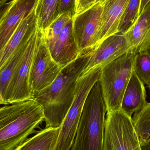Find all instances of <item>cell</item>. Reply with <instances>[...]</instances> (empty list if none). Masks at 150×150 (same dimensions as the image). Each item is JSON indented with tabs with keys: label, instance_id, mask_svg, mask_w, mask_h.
<instances>
[{
	"label": "cell",
	"instance_id": "cell-1",
	"mask_svg": "<svg viewBox=\"0 0 150 150\" xmlns=\"http://www.w3.org/2000/svg\"><path fill=\"white\" fill-rule=\"evenodd\" d=\"M90 52L81 54L64 67L49 86L32 93L31 98L43 108L46 128H57L62 125L73 103L77 81L86 67Z\"/></svg>",
	"mask_w": 150,
	"mask_h": 150
},
{
	"label": "cell",
	"instance_id": "cell-2",
	"mask_svg": "<svg viewBox=\"0 0 150 150\" xmlns=\"http://www.w3.org/2000/svg\"><path fill=\"white\" fill-rule=\"evenodd\" d=\"M44 121L42 107L31 98L1 108L0 150L16 149Z\"/></svg>",
	"mask_w": 150,
	"mask_h": 150
},
{
	"label": "cell",
	"instance_id": "cell-3",
	"mask_svg": "<svg viewBox=\"0 0 150 150\" xmlns=\"http://www.w3.org/2000/svg\"><path fill=\"white\" fill-rule=\"evenodd\" d=\"M107 112L101 84L98 80L85 100L71 150H104Z\"/></svg>",
	"mask_w": 150,
	"mask_h": 150
},
{
	"label": "cell",
	"instance_id": "cell-4",
	"mask_svg": "<svg viewBox=\"0 0 150 150\" xmlns=\"http://www.w3.org/2000/svg\"><path fill=\"white\" fill-rule=\"evenodd\" d=\"M136 54L129 51L101 69L98 80L107 112L121 109L122 98L134 70Z\"/></svg>",
	"mask_w": 150,
	"mask_h": 150
},
{
	"label": "cell",
	"instance_id": "cell-5",
	"mask_svg": "<svg viewBox=\"0 0 150 150\" xmlns=\"http://www.w3.org/2000/svg\"><path fill=\"white\" fill-rule=\"evenodd\" d=\"M101 69L100 67L94 68L78 78L75 98L61 126L54 150H70L72 148L85 103L92 88L99 80Z\"/></svg>",
	"mask_w": 150,
	"mask_h": 150
},
{
	"label": "cell",
	"instance_id": "cell-6",
	"mask_svg": "<svg viewBox=\"0 0 150 150\" xmlns=\"http://www.w3.org/2000/svg\"><path fill=\"white\" fill-rule=\"evenodd\" d=\"M104 150H141L132 117L122 109L107 111Z\"/></svg>",
	"mask_w": 150,
	"mask_h": 150
},
{
	"label": "cell",
	"instance_id": "cell-7",
	"mask_svg": "<svg viewBox=\"0 0 150 150\" xmlns=\"http://www.w3.org/2000/svg\"><path fill=\"white\" fill-rule=\"evenodd\" d=\"M64 67L53 59L46 44L43 32L40 30L29 79L31 94L49 86Z\"/></svg>",
	"mask_w": 150,
	"mask_h": 150
},
{
	"label": "cell",
	"instance_id": "cell-8",
	"mask_svg": "<svg viewBox=\"0 0 150 150\" xmlns=\"http://www.w3.org/2000/svg\"><path fill=\"white\" fill-rule=\"evenodd\" d=\"M38 28L31 38L24 56L12 76L1 104L8 105L31 98L29 79L33 59L39 36Z\"/></svg>",
	"mask_w": 150,
	"mask_h": 150
},
{
	"label": "cell",
	"instance_id": "cell-9",
	"mask_svg": "<svg viewBox=\"0 0 150 150\" xmlns=\"http://www.w3.org/2000/svg\"><path fill=\"white\" fill-rule=\"evenodd\" d=\"M103 11V4L98 2L73 18V33L80 53L88 52L95 47Z\"/></svg>",
	"mask_w": 150,
	"mask_h": 150
},
{
	"label": "cell",
	"instance_id": "cell-10",
	"mask_svg": "<svg viewBox=\"0 0 150 150\" xmlns=\"http://www.w3.org/2000/svg\"><path fill=\"white\" fill-rule=\"evenodd\" d=\"M131 51V46L124 34L117 33L111 36L90 51L89 59L82 74L94 68H103Z\"/></svg>",
	"mask_w": 150,
	"mask_h": 150
},
{
	"label": "cell",
	"instance_id": "cell-11",
	"mask_svg": "<svg viewBox=\"0 0 150 150\" xmlns=\"http://www.w3.org/2000/svg\"><path fill=\"white\" fill-rule=\"evenodd\" d=\"M39 0H12L6 4L0 19V51L24 19L36 8Z\"/></svg>",
	"mask_w": 150,
	"mask_h": 150
},
{
	"label": "cell",
	"instance_id": "cell-12",
	"mask_svg": "<svg viewBox=\"0 0 150 150\" xmlns=\"http://www.w3.org/2000/svg\"><path fill=\"white\" fill-rule=\"evenodd\" d=\"M47 45L53 59L63 67L68 65L81 54L74 38L73 18L66 24L58 37Z\"/></svg>",
	"mask_w": 150,
	"mask_h": 150
},
{
	"label": "cell",
	"instance_id": "cell-13",
	"mask_svg": "<svg viewBox=\"0 0 150 150\" xmlns=\"http://www.w3.org/2000/svg\"><path fill=\"white\" fill-rule=\"evenodd\" d=\"M129 1L106 0L102 3L103 11L101 24L97 36L96 45L93 49L107 38L118 33L121 21Z\"/></svg>",
	"mask_w": 150,
	"mask_h": 150
},
{
	"label": "cell",
	"instance_id": "cell-14",
	"mask_svg": "<svg viewBox=\"0 0 150 150\" xmlns=\"http://www.w3.org/2000/svg\"><path fill=\"white\" fill-rule=\"evenodd\" d=\"M124 34L133 52L136 54L149 52L150 48V2L136 22Z\"/></svg>",
	"mask_w": 150,
	"mask_h": 150
},
{
	"label": "cell",
	"instance_id": "cell-15",
	"mask_svg": "<svg viewBox=\"0 0 150 150\" xmlns=\"http://www.w3.org/2000/svg\"><path fill=\"white\" fill-rule=\"evenodd\" d=\"M38 28V17L35 8L22 21L4 48L0 51V67L4 64L21 44L31 38Z\"/></svg>",
	"mask_w": 150,
	"mask_h": 150
},
{
	"label": "cell",
	"instance_id": "cell-16",
	"mask_svg": "<svg viewBox=\"0 0 150 150\" xmlns=\"http://www.w3.org/2000/svg\"><path fill=\"white\" fill-rule=\"evenodd\" d=\"M144 84L133 70L124 93L121 109L132 117V115L143 108L148 102Z\"/></svg>",
	"mask_w": 150,
	"mask_h": 150
},
{
	"label": "cell",
	"instance_id": "cell-17",
	"mask_svg": "<svg viewBox=\"0 0 150 150\" xmlns=\"http://www.w3.org/2000/svg\"><path fill=\"white\" fill-rule=\"evenodd\" d=\"M31 39L21 44L0 67V103L4 99L11 79L23 60Z\"/></svg>",
	"mask_w": 150,
	"mask_h": 150
},
{
	"label": "cell",
	"instance_id": "cell-18",
	"mask_svg": "<svg viewBox=\"0 0 150 150\" xmlns=\"http://www.w3.org/2000/svg\"><path fill=\"white\" fill-rule=\"evenodd\" d=\"M60 127L48 128L39 131L16 150H54Z\"/></svg>",
	"mask_w": 150,
	"mask_h": 150
},
{
	"label": "cell",
	"instance_id": "cell-19",
	"mask_svg": "<svg viewBox=\"0 0 150 150\" xmlns=\"http://www.w3.org/2000/svg\"><path fill=\"white\" fill-rule=\"evenodd\" d=\"M132 118L140 144L150 142V102L134 113Z\"/></svg>",
	"mask_w": 150,
	"mask_h": 150
},
{
	"label": "cell",
	"instance_id": "cell-20",
	"mask_svg": "<svg viewBox=\"0 0 150 150\" xmlns=\"http://www.w3.org/2000/svg\"><path fill=\"white\" fill-rule=\"evenodd\" d=\"M59 0H39L36 8L38 25L44 30L54 20Z\"/></svg>",
	"mask_w": 150,
	"mask_h": 150
},
{
	"label": "cell",
	"instance_id": "cell-21",
	"mask_svg": "<svg viewBox=\"0 0 150 150\" xmlns=\"http://www.w3.org/2000/svg\"><path fill=\"white\" fill-rule=\"evenodd\" d=\"M142 0H129L120 24L118 33L124 34L138 19Z\"/></svg>",
	"mask_w": 150,
	"mask_h": 150
},
{
	"label": "cell",
	"instance_id": "cell-22",
	"mask_svg": "<svg viewBox=\"0 0 150 150\" xmlns=\"http://www.w3.org/2000/svg\"><path fill=\"white\" fill-rule=\"evenodd\" d=\"M134 70L144 85H150V54L148 52L136 54Z\"/></svg>",
	"mask_w": 150,
	"mask_h": 150
},
{
	"label": "cell",
	"instance_id": "cell-23",
	"mask_svg": "<svg viewBox=\"0 0 150 150\" xmlns=\"http://www.w3.org/2000/svg\"><path fill=\"white\" fill-rule=\"evenodd\" d=\"M70 19L71 18L68 16L63 14L56 18L45 30H42L47 45L53 42L58 37Z\"/></svg>",
	"mask_w": 150,
	"mask_h": 150
},
{
	"label": "cell",
	"instance_id": "cell-24",
	"mask_svg": "<svg viewBox=\"0 0 150 150\" xmlns=\"http://www.w3.org/2000/svg\"><path fill=\"white\" fill-rule=\"evenodd\" d=\"M76 2L77 0H59L54 21L63 14L74 18L76 15Z\"/></svg>",
	"mask_w": 150,
	"mask_h": 150
},
{
	"label": "cell",
	"instance_id": "cell-25",
	"mask_svg": "<svg viewBox=\"0 0 150 150\" xmlns=\"http://www.w3.org/2000/svg\"><path fill=\"white\" fill-rule=\"evenodd\" d=\"M96 0H77L76 15L80 14L95 4Z\"/></svg>",
	"mask_w": 150,
	"mask_h": 150
},
{
	"label": "cell",
	"instance_id": "cell-26",
	"mask_svg": "<svg viewBox=\"0 0 150 150\" xmlns=\"http://www.w3.org/2000/svg\"><path fill=\"white\" fill-rule=\"evenodd\" d=\"M150 2V0H142L141 4V10H140V14L143 11L146 6L149 4Z\"/></svg>",
	"mask_w": 150,
	"mask_h": 150
},
{
	"label": "cell",
	"instance_id": "cell-27",
	"mask_svg": "<svg viewBox=\"0 0 150 150\" xmlns=\"http://www.w3.org/2000/svg\"><path fill=\"white\" fill-rule=\"evenodd\" d=\"M141 150H150V142L141 144Z\"/></svg>",
	"mask_w": 150,
	"mask_h": 150
},
{
	"label": "cell",
	"instance_id": "cell-28",
	"mask_svg": "<svg viewBox=\"0 0 150 150\" xmlns=\"http://www.w3.org/2000/svg\"><path fill=\"white\" fill-rule=\"evenodd\" d=\"M8 0H0V6L1 8L2 7V6L4 5L5 3L8 1Z\"/></svg>",
	"mask_w": 150,
	"mask_h": 150
},
{
	"label": "cell",
	"instance_id": "cell-29",
	"mask_svg": "<svg viewBox=\"0 0 150 150\" xmlns=\"http://www.w3.org/2000/svg\"><path fill=\"white\" fill-rule=\"evenodd\" d=\"M100 1H101V0H96V1H95V4L99 2Z\"/></svg>",
	"mask_w": 150,
	"mask_h": 150
},
{
	"label": "cell",
	"instance_id": "cell-30",
	"mask_svg": "<svg viewBox=\"0 0 150 150\" xmlns=\"http://www.w3.org/2000/svg\"><path fill=\"white\" fill-rule=\"evenodd\" d=\"M149 52V53L150 54V48L149 49V52Z\"/></svg>",
	"mask_w": 150,
	"mask_h": 150
},
{
	"label": "cell",
	"instance_id": "cell-31",
	"mask_svg": "<svg viewBox=\"0 0 150 150\" xmlns=\"http://www.w3.org/2000/svg\"><path fill=\"white\" fill-rule=\"evenodd\" d=\"M149 86V89L150 91V85L149 86Z\"/></svg>",
	"mask_w": 150,
	"mask_h": 150
}]
</instances>
